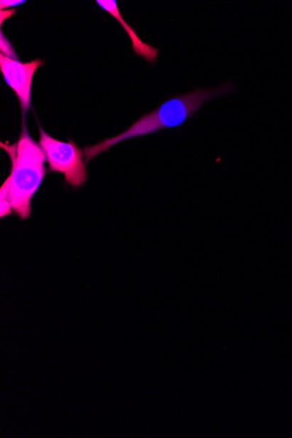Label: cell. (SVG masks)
<instances>
[{
  "mask_svg": "<svg viewBox=\"0 0 292 438\" xmlns=\"http://www.w3.org/2000/svg\"><path fill=\"white\" fill-rule=\"evenodd\" d=\"M234 83L229 82L214 89H197L163 102L156 109L136 120L131 127L120 134L85 148V162L97 157L102 152L123 141L140 138L164 129L176 128L195 115L208 101L215 97L226 96L236 91Z\"/></svg>",
  "mask_w": 292,
  "mask_h": 438,
  "instance_id": "obj_1",
  "label": "cell"
},
{
  "mask_svg": "<svg viewBox=\"0 0 292 438\" xmlns=\"http://www.w3.org/2000/svg\"><path fill=\"white\" fill-rule=\"evenodd\" d=\"M0 146L9 154L11 173L9 177V198L15 215L28 220L32 214L31 201L43 183L48 170L45 169V155L39 143L29 134L26 118L16 142H1Z\"/></svg>",
  "mask_w": 292,
  "mask_h": 438,
  "instance_id": "obj_2",
  "label": "cell"
},
{
  "mask_svg": "<svg viewBox=\"0 0 292 438\" xmlns=\"http://www.w3.org/2000/svg\"><path fill=\"white\" fill-rule=\"evenodd\" d=\"M39 144L48 163V171L64 174L67 185L78 188L88 178L85 150L79 148L72 139L63 142L53 138L40 127Z\"/></svg>",
  "mask_w": 292,
  "mask_h": 438,
  "instance_id": "obj_3",
  "label": "cell"
},
{
  "mask_svg": "<svg viewBox=\"0 0 292 438\" xmlns=\"http://www.w3.org/2000/svg\"><path fill=\"white\" fill-rule=\"evenodd\" d=\"M44 63L41 59L21 63L20 60L0 54V70L6 82L13 90L20 102L23 117H26V113L31 104V89L34 74Z\"/></svg>",
  "mask_w": 292,
  "mask_h": 438,
  "instance_id": "obj_4",
  "label": "cell"
},
{
  "mask_svg": "<svg viewBox=\"0 0 292 438\" xmlns=\"http://www.w3.org/2000/svg\"><path fill=\"white\" fill-rule=\"evenodd\" d=\"M97 3L102 9L112 15L120 23L121 26H123L129 37L131 38L132 49H134L135 54L138 56L144 57L151 64L156 63L159 54L158 49L140 40L135 30L124 21L122 15L120 14L117 1L115 0H97Z\"/></svg>",
  "mask_w": 292,
  "mask_h": 438,
  "instance_id": "obj_5",
  "label": "cell"
},
{
  "mask_svg": "<svg viewBox=\"0 0 292 438\" xmlns=\"http://www.w3.org/2000/svg\"><path fill=\"white\" fill-rule=\"evenodd\" d=\"M9 181L6 178L0 188V217L1 219L14 214L9 198Z\"/></svg>",
  "mask_w": 292,
  "mask_h": 438,
  "instance_id": "obj_6",
  "label": "cell"
},
{
  "mask_svg": "<svg viewBox=\"0 0 292 438\" xmlns=\"http://www.w3.org/2000/svg\"><path fill=\"white\" fill-rule=\"evenodd\" d=\"M1 54H5L6 56L11 59H18L14 49L11 47L6 38L4 37L3 32H1Z\"/></svg>",
  "mask_w": 292,
  "mask_h": 438,
  "instance_id": "obj_7",
  "label": "cell"
},
{
  "mask_svg": "<svg viewBox=\"0 0 292 438\" xmlns=\"http://www.w3.org/2000/svg\"><path fill=\"white\" fill-rule=\"evenodd\" d=\"M25 3V1H18V0H1L0 1V7H1V10L7 9V7H11L14 6L21 5V4Z\"/></svg>",
  "mask_w": 292,
  "mask_h": 438,
  "instance_id": "obj_8",
  "label": "cell"
},
{
  "mask_svg": "<svg viewBox=\"0 0 292 438\" xmlns=\"http://www.w3.org/2000/svg\"><path fill=\"white\" fill-rule=\"evenodd\" d=\"M16 13V10L15 9H11V10H1V25L3 24L4 21L6 20V18H9L11 16H13V15Z\"/></svg>",
  "mask_w": 292,
  "mask_h": 438,
  "instance_id": "obj_9",
  "label": "cell"
}]
</instances>
